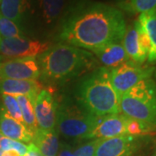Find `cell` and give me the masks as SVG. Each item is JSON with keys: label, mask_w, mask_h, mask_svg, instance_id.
Masks as SVG:
<instances>
[{"label": "cell", "mask_w": 156, "mask_h": 156, "mask_svg": "<svg viewBox=\"0 0 156 156\" xmlns=\"http://www.w3.org/2000/svg\"><path fill=\"white\" fill-rule=\"evenodd\" d=\"M126 22L118 8L81 0L68 11L58 37L64 44L90 51L122 41Z\"/></svg>", "instance_id": "obj_1"}, {"label": "cell", "mask_w": 156, "mask_h": 156, "mask_svg": "<svg viewBox=\"0 0 156 156\" xmlns=\"http://www.w3.org/2000/svg\"><path fill=\"white\" fill-rule=\"evenodd\" d=\"M40 78L49 85H59L83 76L97 68L91 52L75 46L58 44L37 56Z\"/></svg>", "instance_id": "obj_2"}, {"label": "cell", "mask_w": 156, "mask_h": 156, "mask_svg": "<svg viewBox=\"0 0 156 156\" xmlns=\"http://www.w3.org/2000/svg\"><path fill=\"white\" fill-rule=\"evenodd\" d=\"M74 98L95 116L120 113V95L110 80L109 69L99 67L78 81Z\"/></svg>", "instance_id": "obj_3"}, {"label": "cell", "mask_w": 156, "mask_h": 156, "mask_svg": "<svg viewBox=\"0 0 156 156\" xmlns=\"http://www.w3.org/2000/svg\"><path fill=\"white\" fill-rule=\"evenodd\" d=\"M98 118L86 110L74 97L63 96L56 101V130L66 139L87 140Z\"/></svg>", "instance_id": "obj_4"}, {"label": "cell", "mask_w": 156, "mask_h": 156, "mask_svg": "<svg viewBox=\"0 0 156 156\" xmlns=\"http://www.w3.org/2000/svg\"><path fill=\"white\" fill-rule=\"evenodd\" d=\"M120 111L128 118L156 127V83L144 79L120 96Z\"/></svg>", "instance_id": "obj_5"}, {"label": "cell", "mask_w": 156, "mask_h": 156, "mask_svg": "<svg viewBox=\"0 0 156 156\" xmlns=\"http://www.w3.org/2000/svg\"><path fill=\"white\" fill-rule=\"evenodd\" d=\"M148 135H122L99 140L94 156H145L149 150Z\"/></svg>", "instance_id": "obj_6"}, {"label": "cell", "mask_w": 156, "mask_h": 156, "mask_svg": "<svg viewBox=\"0 0 156 156\" xmlns=\"http://www.w3.org/2000/svg\"><path fill=\"white\" fill-rule=\"evenodd\" d=\"M108 69L112 84L120 96L140 81L150 78L154 71V67L131 60Z\"/></svg>", "instance_id": "obj_7"}, {"label": "cell", "mask_w": 156, "mask_h": 156, "mask_svg": "<svg viewBox=\"0 0 156 156\" xmlns=\"http://www.w3.org/2000/svg\"><path fill=\"white\" fill-rule=\"evenodd\" d=\"M51 47L49 42L26 37L2 38L0 40V55L7 58L36 57Z\"/></svg>", "instance_id": "obj_8"}, {"label": "cell", "mask_w": 156, "mask_h": 156, "mask_svg": "<svg viewBox=\"0 0 156 156\" xmlns=\"http://www.w3.org/2000/svg\"><path fill=\"white\" fill-rule=\"evenodd\" d=\"M40 78V68L36 57L16 58L0 64V80H37Z\"/></svg>", "instance_id": "obj_9"}, {"label": "cell", "mask_w": 156, "mask_h": 156, "mask_svg": "<svg viewBox=\"0 0 156 156\" xmlns=\"http://www.w3.org/2000/svg\"><path fill=\"white\" fill-rule=\"evenodd\" d=\"M128 117L123 114L108 115L99 116L97 123L89 134L87 140L109 139L127 134Z\"/></svg>", "instance_id": "obj_10"}, {"label": "cell", "mask_w": 156, "mask_h": 156, "mask_svg": "<svg viewBox=\"0 0 156 156\" xmlns=\"http://www.w3.org/2000/svg\"><path fill=\"white\" fill-rule=\"evenodd\" d=\"M33 106L38 128L56 129V101L50 91L42 89Z\"/></svg>", "instance_id": "obj_11"}, {"label": "cell", "mask_w": 156, "mask_h": 156, "mask_svg": "<svg viewBox=\"0 0 156 156\" xmlns=\"http://www.w3.org/2000/svg\"><path fill=\"white\" fill-rule=\"evenodd\" d=\"M43 89L42 84L37 80H17V79H3L0 80L1 94L13 95H24L35 103L37 97Z\"/></svg>", "instance_id": "obj_12"}, {"label": "cell", "mask_w": 156, "mask_h": 156, "mask_svg": "<svg viewBox=\"0 0 156 156\" xmlns=\"http://www.w3.org/2000/svg\"><path fill=\"white\" fill-rule=\"evenodd\" d=\"M0 134L6 138L30 143L33 134L23 123L11 117L3 108L0 111Z\"/></svg>", "instance_id": "obj_13"}, {"label": "cell", "mask_w": 156, "mask_h": 156, "mask_svg": "<svg viewBox=\"0 0 156 156\" xmlns=\"http://www.w3.org/2000/svg\"><path fill=\"white\" fill-rule=\"evenodd\" d=\"M96 56V60L103 65L102 67L114 68L129 61V57L123 48L122 42L104 45L96 50H92Z\"/></svg>", "instance_id": "obj_14"}, {"label": "cell", "mask_w": 156, "mask_h": 156, "mask_svg": "<svg viewBox=\"0 0 156 156\" xmlns=\"http://www.w3.org/2000/svg\"><path fill=\"white\" fill-rule=\"evenodd\" d=\"M32 143L44 156H56L60 148V142L56 129L38 128L33 134Z\"/></svg>", "instance_id": "obj_15"}, {"label": "cell", "mask_w": 156, "mask_h": 156, "mask_svg": "<svg viewBox=\"0 0 156 156\" xmlns=\"http://www.w3.org/2000/svg\"><path fill=\"white\" fill-rule=\"evenodd\" d=\"M122 44L131 61L138 63H143L147 59V56L143 54L142 50L140 49L139 38H138V32L134 23L133 24L126 27V31L123 36Z\"/></svg>", "instance_id": "obj_16"}, {"label": "cell", "mask_w": 156, "mask_h": 156, "mask_svg": "<svg viewBox=\"0 0 156 156\" xmlns=\"http://www.w3.org/2000/svg\"><path fill=\"white\" fill-rule=\"evenodd\" d=\"M29 9L27 0H0V13L19 24Z\"/></svg>", "instance_id": "obj_17"}, {"label": "cell", "mask_w": 156, "mask_h": 156, "mask_svg": "<svg viewBox=\"0 0 156 156\" xmlns=\"http://www.w3.org/2000/svg\"><path fill=\"white\" fill-rule=\"evenodd\" d=\"M138 21L143 26L150 40L151 50L147 60L149 62H156V9L140 14Z\"/></svg>", "instance_id": "obj_18"}, {"label": "cell", "mask_w": 156, "mask_h": 156, "mask_svg": "<svg viewBox=\"0 0 156 156\" xmlns=\"http://www.w3.org/2000/svg\"><path fill=\"white\" fill-rule=\"evenodd\" d=\"M64 0H40V11L43 21L50 24L61 16Z\"/></svg>", "instance_id": "obj_19"}, {"label": "cell", "mask_w": 156, "mask_h": 156, "mask_svg": "<svg viewBox=\"0 0 156 156\" xmlns=\"http://www.w3.org/2000/svg\"><path fill=\"white\" fill-rule=\"evenodd\" d=\"M16 98L20 106L23 124L32 133V134H34V133L38 128V126H37L35 113H34L33 103L30 100L29 97L24 96V95H17L16 96Z\"/></svg>", "instance_id": "obj_20"}, {"label": "cell", "mask_w": 156, "mask_h": 156, "mask_svg": "<svg viewBox=\"0 0 156 156\" xmlns=\"http://www.w3.org/2000/svg\"><path fill=\"white\" fill-rule=\"evenodd\" d=\"M25 37L19 25L0 13V38Z\"/></svg>", "instance_id": "obj_21"}, {"label": "cell", "mask_w": 156, "mask_h": 156, "mask_svg": "<svg viewBox=\"0 0 156 156\" xmlns=\"http://www.w3.org/2000/svg\"><path fill=\"white\" fill-rule=\"evenodd\" d=\"M2 101L4 105V110L13 119L23 124V120L22 117V113L20 106L18 104L16 96L10 95L2 94Z\"/></svg>", "instance_id": "obj_22"}, {"label": "cell", "mask_w": 156, "mask_h": 156, "mask_svg": "<svg viewBox=\"0 0 156 156\" xmlns=\"http://www.w3.org/2000/svg\"><path fill=\"white\" fill-rule=\"evenodd\" d=\"M124 8L134 13H145L156 9V0H126Z\"/></svg>", "instance_id": "obj_23"}, {"label": "cell", "mask_w": 156, "mask_h": 156, "mask_svg": "<svg viewBox=\"0 0 156 156\" xmlns=\"http://www.w3.org/2000/svg\"><path fill=\"white\" fill-rule=\"evenodd\" d=\"M155 127H153L145 122H140L134 119L128 118L127 122V134L133 136L147 135L150 132L154 130Z\"/></svg>", "instance_id": "obj_24"}, {"label": "cell", "mask_w": 156, "mask_h": 156, "mask_svg": "<svg viewBox=\"0 0 156 156\" xmlns=\"http://www.w3.org/2000/svg\"><path fill=\"white\" fill-rule=\"evenodd\" d=\"M27 147H28V146L25 145L23 142L9 139L5 136H3L0 140V148H1L2 152L9 150V149H13V150L17 151L21 156H23L27 151Z\"/></svg>", "instance_id": "obj_25"}, {"label": "cell", "mask_w": 156, "mask_h": 156, "mask_svg": "<svg viewBox=\"0 0 156 156\" xmlns=\"http://www.w3.org/2000/svg\"><path fill=\"white\" fill-rule=\"evenodd\" d=\"M99 139H91L86 141L82 145L77 146L76 148H73L75 156H94L96 146L99 142Z\"/></svg>", "instance_id": "obj_26"}, {"label": "cell", "mask_w": 156, "mask_h": 156, "mask_svg": "<svg viewBox=\"0 0 156 156\" xmlns=\"http://www.w3.org/2000/svg\"><path fill=\"white\" fill-rule=\"evenodd\" d=\"M135 26L137 29V32H138V38H139V44L140 46V49L142 50L143 54L148 57V54L151 50V43L149 37L147 36V34L146 32V30L143 28V26L140 23L138 20H136L135 22Z\"/></svg>", "instance_id": "obj_27"}, {"label": "cell", "mask_w": 156, "mask_h": 156, "mask_svg": "<svg viewBox=\"0 0 156 156\" xmlns=\"http://www.w3.org/2000/svg\"><path fill=\"white\" fill-rule=\"evenodd\" d=\"M56 156H75L73 147L66 142H62L60 143V148Z\"/></svg>", "instance_id": "obj_28"}, {"label": "cell", "mask_w": 156, "mask_h": 156, "mask_svg": "<svg viewBox=\"0 0 156 156\" xmlns=\"http://www.w3.org/2000/svg\"><path fill=\"white\" fill-rule=\"evenodd\" d=\"M23 156H44L41 152L38 150V148L34 145L32 142L30 143V145L27 147V151L25 153V154Z\"/></svg>", "instance_id": "obj_29"}, {"label": "cell", "mask_w": 156, "mask_h": 156, "mask_svg": "<svg viewBox=\"0 0 156 156\" xmlns=\"http://www.w3.org/2000/svg\"><path fill=\"white\" fill-rule=\"evenodd\" d=\"M1 156H21L16 150L13 149H9V150L3 151Z\"/></svg>", "instance_id": "obj_30"}, {"label": "cell", "mask_w": 156, "mask_h": 156, "mask_svg": "<svg viewBox=\"0 0 156 156\" xmlns=\"http://www.w3.org/2000/svg\"><path fill=\"white\" fill-rule=\"evenodd\" d=\"M151 156H156V146H155V147L154 148V151H153V153H152Z\"/></svg>", "instance_id": "obj_31"}, {"label": "cell", "mask_w": 156, "mask_h": 156, "mask_svg": "<svg viewBox=\"0 0 156 156\" xmlns=\"http://www.w3.org/2000/svg\"><path fill=\"white\" fill-rule=\"evenodd\" d=\"M2 137H3V135L0 134V140L2 139ZM1 154H2V150H1V148H0V156H1Z\"/></svg>", "instance_id": "obj_32"}, {"label": "cell", "mask_w": 156, "mask_h": 156, "mask_svg": "<svg viewBox=\"0 0 156 156\" xmlns=\"http://www.w3.org/2000/svg\"><path fill=\"white\" fill-rule=\"evenodd\" d=\"M1 58H2V57H1V56H0V60H1Z\"/></svg>", "instance_id": "obj_33"}, {"label": "cell", "mask_w": 156, "mask_h": 156, "mask_svg": "<svg viewBox=\"0 0 156 156\" xmlns=\"http://www.w3.org/2000/svg\"><path fill=\"white\" fill-rule=\"evenodd\" d=\"M0 40H1V38H0Z\"/></svg>", "instance_id": "obj_34"}]
</instances>
